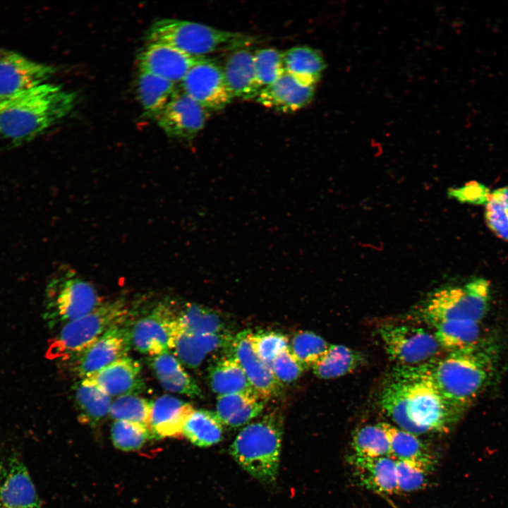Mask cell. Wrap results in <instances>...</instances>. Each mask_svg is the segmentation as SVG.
I'll use <instances>...</instances> for the list:
<instances>
[{"label": "cell", "mask_w": 508, "mask_h": 508, "mask_svg": "<svg viewBox=\"0 0 508 508\" xmlns=\"http://www.w3.org/2000/svg\"><path fill=\"white\" fill-rule=\"evenodd\" d=\"M270 366L274 377L282 385L296 381L305 370L289 347L279 352Z\"/></svg>", "instance_id": "obj_43"}, {"label": "cell", "mask_w": 508, "mask_h": 508, "mask_svg": "<svg viewBox=\"0 0 508 508\" xmlns=\"http://www.w3.org/2000/svg\"><path fill=\"white\" fill-rule=\"evenodd\" d=\"M179 312L169 300H163L131 325V346L151 356L174 349L179 333Z\"/></svg>", "instance_id": "obj_8"}, {"label": "cell", "mask_w": 508, "mask_h": 508, "mask_svg": "<svg viewBox=\"0 0 508 508\" xmlns=\"http://www.w3.org/2000/svg\"><path fill=\"white\" fill-rule=\"evenodd\" d=\"M0 508H42L27 466L16 453L0 460Z\"/></svg>", "instance_id": "obj_14"}, {"label": "cell", "mask_w": 508, "mask_h": 508, "mask_svg": "<svg viewBox=\"0 0 508 508\" xmlns=\"http://www.w3.org/2000/svg\"><path fill=\"white\" fill-rule=\"evenodd\" d=\"M129 316L125 299L102 302L84 316L64 325L51 340L47 356L70 361L108 329L128 320Z\"/></svg>", "instance_id": "obj_4"}, {"label": "cell", "mask_w": 508, "mask_h": 508, "mask_svg": "<svg viewBox=\"0 0 508 508\" xmlns=\"http://www.w3.org/2000/svg\"><path fill=\"white\" fill-rule=\"evenodd\" d=\"M233 337L229 332L194 334L179 330L174 349L182 364L195 368L210 353L220 349H227Z\"/></svg>", "instance_id": "obj_23"}, {"label": "cell", "mask_w": 508, "mask_h": 508, "mask_svg": "<svg viewBox=\"0 0 508 508\" xmlns=\"http://www.w3.org/2000/svg\"><path fill=\"white\" fill-rule=\"evenodd\" d=\"M73 389L74 403L80 423L95 426L109 413L111 397L92 380L81 379Z\"/></svg>", "instance_id": "obj_26"}, {"label": "cell", "mask_w": 508, "mask_h": 508, "mask_svg": "<svg viewBox=\"0 0 508 508\" xmlns=\"http://www.w3.org/2000/svg\"><path fill=\"white\" fill-rule=\"evenodd\" d=\"M207 111L182 90L176 91L156 120L167 135L191 140L204 127Z\"/></svg>", "instance_id": "obj_15"}, {"label": "cell", "mask_w": 508, "mask_h": 508, "mask_svg": "<svg viewBox=\"0 0 508 508\" xmlns=\"http://www.w3.org/2000/svg\"><path fill=\"white\" fill-rule=\"evenodd\" d=\"M352 447L355 456L375 458L389 456L387 437L378 424L365 425L353 436Z\"/></svg>", "instance_id": "obj_35"}, {"label": "cell", "mask_w": 508, "mask_h": 508, "mask_svg": "<svg viewBox=\"0 0 508 508\" xmlns=\"http://www.w3.org/2000/svg\"><path fill=\"white\" fill-rule=\"evenodd\" d=\"M179 331L194 334L229 332L220 313L195 303H186L179 312Z\"/></svg>", "instance_id": "obj_34"}, {"label": "cell", "mask_w": 508, "mask_h": 508, "mask_svg": "<svg viewBox=\"0 0 508 508\" xmlns=\"http://www.w3.org/2000/svg\"><path fill=\"white\" fill-rule=\"evenodd\" d=\"M111 436L114 445L122 451L140 449L152 437L150 429L143 425L128 421H114Z\"/></svg>", "instance_id": "obj_39"}, {"label": "cell", "mask_w": 508, "mask_h": 508, "mask_svg": "<svg viewBox=\"0 0 508 508\" xmlns=\"http://www.w3.org/2000/svg\"><path fill=\"white\" fill-rule=\"evenodd\" d=\"M379 334L387 353L401 366L413 367L435 360L441 349L435 335L404 325H384Z\"/></svg>", "instance_id": "obj_10"}, {"label": "cell", "mask_w": 508, "mask_h": 508, "mask_svg": "<svg viewBox=\"0 0 508 508\" xmlns=\"http://www.w3.org/2000/svg\"><path fill=\"white\" fill-rule=\"evenodd\" d=\"M363 361V356L355 350L341 344H330L313 370L319 378L334 379L353 372Z\"/></svg>", "instance_id": "obj_33"}, {"label": "cell", "mask_w": 508, "mask_h": 508, "mask_svg": "<svg viewBox=\"0 0 508 508\" xmlns=\"http://www.w3.org/2000/svg\"><path fill=\"white\" fill-rule=\"evenodd\" d=\"M137 92L145 113L156 119L176 92L175 84L155 74L140 71Z\"/></svg>", "instance_id": "obj_31"}, {"label": "cell", "mask_w": 508, "mask_h": 508, "mask_svg": "<svg viewBox=\"0 0 508 508\" xmlns=\"http://www.w3.org/2000/svg\"><path fill=\"white\" fill-rule=\"evenodd\" d=\"M255 392H240L218 396L216 414L222 423L236 428L257 417L263 410L264 403Z\"/></svg>", "instance_id": "obj_27"}, {"label": "cell", "mask_w": 508, "mask_h": 508, "mask_svg": "<svg viewBox=\"0 0 508 508\" xmlns=\"http://www.w3.org/2000/svg\"><path fill=\"white\" fill-rule=\"evenodd\" d=\"M315 86L306 85L285 72L271 85L263 87L256 100L282 112H291L308 105L313 99Z\"/></svg>", "instance_id": "obj_19"}, {"label": "cell", "mask_w": 508, "mask_h": 508, "mask_svg": "<svg viewBox=\"0 0 508 508\" xmlns=\"http://www.w3.org/2000/svg\"><path fill=\"white\" fill-rule=\"evenodd\" d=\"M76 95L44 83L0 101V136L16 145L30 141L65 118Z\"/></svg>", "instance_id": "obj_1"}, {"label": "cell", "mask_w": 508, "mask_h": 508, "mask_svg": "<svg viewBox=\"0 0 508 508\" xmlns=\"http://www.w3.org/2000/svg\"><path fill=\"white\" fill-rule=\"evenodd\" d=\"M485 219L497 237L508 241V186L490 193L485 203Z\"/></svg>", "instance_id": "obj_38"}, {"label": "cell", "mask_w": 508, "mask_h": 508, "mask_svg": "<svg viewBox=\"0 0 508 508\" xmlns=\"http://www.w3.org/2000/svg\"><path fill=\"white\" fill-rule=\"evenodd\" d=\"M128 320L108 329L73 358L71 367L80 380L90 377L116 361L126 356L131 346Z\"/></svg>", "instance_id": "obj_11"}, {"label": "cell", "mask_w": 508, "mask_h": 508, "mask_svg": "<svg viewBox=\"0 0 508 508\" xmlns=\"http://www.w3.org/2000/svg\"><path fill=\"white\" fill-rule=\"evenodd\" d=\"M351 463L356 476L368 489L382 495L399 492L396 463L390 456L375 458L353 455Z\"/></svg>", "instance_id": "obj_22"}, {"label": "cell", "mask_w": 508, "mask_h": 508, "mask_svg": "<svg viewBox=\"0 0 508 508\" xmlns=\"http://www.w3.org/2000/svg\"><path fill=\"white\" fill-rule=\"evenodd\" d=\"M88 378L110 397L138 394L145 388L140 363L128 356L116 361Z\"/></svg>", "instance_id": "obj_18"}, {"label": "cell", "mask_w": 508, "mask_h": 508, "mask_svg": "<svg viewBox=\"0 0 508 508\" xmlns=\"http://www.w3.org/2000/svg\"><path fill=\"white\" fill-rule=\"evenodd\" d=\"M151 406L152 401L137 394L125 395L112 401L109 415L114 421L134 422L149 428Z\"/></svg>", "instance_id": "obj_37"}, {"label": "cell", "mask_w": 508, "mask_h": 508, "mask_svg": "<svg viewBox=\"0 0 508 508\" xmlns=\"http://www.w3.org/2000/svg\"><path fill=\"white\" fill-rule=\"evenodd\" d=\"M222 69L225 81L234 97L243 99L257 98L262 88L256 75L254 53L243 47L235 49L227 57Z\"/></svg>", "instance_id": "obj_20"}, {"label": "cell", "mask_w": 508, "mask_h": 508, "mask_svg": "<svg viewBox=\"0 0 508 508\" xmlns=\"http://www.w3.org/2000/svg\"><path fill=\"white\" fill-rule=\"evenodd\" d=\"M250 331L243 330L233 337L226 349L227 354L237 360L256 394L265 400L276 396L282 385L274 377L270 365L263 361L252 349Z\"/></svg>", "instance_id": "obj_16"}, {"label": "cell", "mask_w": 508, "mask_h": 508, "mask_svg": "<svg viewBox=\"0 0 508 508\" xmlns=\"http://www.w3.org/2000/svg\"><path fill=\"white\" fill-rule=\"evenodd\" d=\"M282 434L281 414L270 413L245 426L230 445L229 453L253 477L272 483L279 473Z\"/></svg>", "instance_id": "obj_3"}, {"label": "cell", "mask_w": 508, "mask_h": 508, "mask_svg": "<svg viewBox=\"0 0 508 508\" xmlns=\"http://www.w3.org/2000/svg\"><path fill=\"white\" fill-rule=\"evenodd\" d=\"M395 463L399 492H413L425 486L431 471L411 462L395 461Z\"/></svg>", "instance_id": "obj_42"}, {"label": "cell", "mask_w": 508, "mask_h": 508, "mask_svg": "<svg viewBox=\"0 0 508 508\" xmlns=\"http://www.w3.org/2000/svg\"><path fill=\"white\" fill-rule=\"evenodd\" d=\"M223 423L215 412L206 409L193 410L186 420L183 435L198 447H210L223 437Z\"/></svg>", "instance_id": "obj_32"}, {"label": "cell", "mask_w": 508, "mask_h": 508, "mask_svg": "<svg viewBox=\"0 0 508 508\" xmlns=\"http://www.w3.org/2000/svg\"><path fill=\"white\" fill-rule=\"evenodd\" d=\"M435 337L441 349L451 352L477 348L482 344L480 323L468 320H447L433 324Z\"/></svg>", "instance_id": "obj_28"}, {"label": "cell", "mask_w": 508, "mask_h": 508, "mask_svg": "<svg viewBox=\"0 0 508 508\" xmlns=\"http://www.w3.org/2000/svg\"><path fill=\"white\" fill-rule=\"evenodd\" d=\"M205 56H195L169 45L150 43L139 56L140 71H145L174 84L181 82L189 70Z\"/></svg>", "instance_id": "obj_17"}, {"label": "cell", "mask_w": 508, "mask_h": 508, "mask_svg": "<svg viewBox=\"0 0 508 508\" xmlns=\"http://www.w3.org/2000/svg\"><path fill=\"white\" fill-rule=\"evenodd\" d=\"M193 406L179 398L164 395L152 401L149 428L155 438L183 435L184 424L193 411Z\"/></svg>", "instance_id": "obj_21"}, {"label": "cell", "mask_w": 508, "mask_h": 508, "mask_svg": "<svg viewBox=\"0 0 508 508\" xmlns=\"http://www.w3.org/2000/svg\"><path fill=\"white\" fill-rule=\"evenodd\" d=\"M397 371L404 382L406 411L423 434L447 432L460 414L444 399L428 375L425 364Z\"/></svg>", "instance_id": "obj_5"}, {"label": "cell", "mask_w": 508, "mask_h": 508, "mask_svg": "<svg viewBox=\"0 0 508 508\" xmlns=\"http://www.w3.org/2000/svg\"><path fill=\"white\" fill-rule=\"evenodd\" d=\"M249 341L255 353L270 365L279 352L289 347L287 337L275 331H250Z\"/></svg>", "instance_id": "obj_41"}, {"label": "cell", "mask_w": 508, "mask_h": 508, "mask_svg": "<svg viewBox=\"0 0 508 508\" xmlns=\"http://www.w3.org/2000/svg\"><path fill=\"white\" fill-rule=\"evenodd\" d=\"M148 363L159 383L167 391L193 398L202 397L196 382L186 373L181 361L170 351L151 356Z\"/></svg>", "instance_id": "obj_24"}, {"label": "cell", "mask_w": 508, "mask_h": 508, "mask_svg": "<svg viewBox=\"0 0 508 508\" xmlns=\"http://www.w3.org/2000/svg\"><path fill=\"white\" fill-rule=\"evenodd\" d=\"M208 380L211 389L218 396L255 392L239 363L229 354L210 364Z\"/></svg>", "instance_id": "obj_29"}, {"label": "cell", "mask_w": 508, "mask_h": 508, "mask_svg": "<svg viewBox=\"0 0 508 508\" xmlns=\"http://www.w3.org/2000/svg\"><path fill=\"white\" fill-rule=\"evenodd\" d=\"M285 72L301 83L315 86L325 68L320 53L307 46H296L283 52Z\"/></svg>", "instance_id": "obj_30"}, {"label": "cell", "mask_w": 508, "mask_h": 508, "mask_svg": "<svg viewBox=\"0 0 508 508\" xmlns=\"http://www.w3.org/2000/svg\"><path fill=\"white\" fill-rule=\"evenodd\" d=\"M490 193L488 188L477 182H470L458 188H451L448 191L449 197L461 202L485 204Z\"/></svg>", "instance_id": "obj_44"}, {"label": "cell", "mask_w": 508, "mask_h": 508, "mask_svg": "<svg viewBox=\"0 0 508 508\" xmlns=\"http://www.w3.org/2000/svg\"><path fill=\"white\" fill-rule=\"evenodd\" d=\"M150 43H162L195 56L223 49H237L248 42L249 37L219 30L205 24L174 18L161 19L147 32Z\"/></svg>", "instance_id": "obj_6"}, {"label": "cell", "mask_w": 508, "mask_h": 508, "mask_svg": "<svg viewBox=\"0 0 508 508\" xmlns=\"http://www.w3.org/2000/svg\"><path fill=\"white\" fill-rule=\"evenodd\" d=\"M385 432L389 445V456L395 461L421 465L430 471L435 466V458L416 435L386 422L377 423Z\"/></svg>", "instance_id": "obj_25"}, {"label": "cell", "mask_w": 508, "mask_h": 508, "mask_svg": "<svg viewBox=\"0 0 508 508\" xmlns=\"http://www.w3.org/2000/svg\"><path fill=\"white\" fill-rule=\"evenodd\" d=\"M494 367L492 353L484 344L449 353L425 364L440 394L460 415L490 382Z\"/></svg>", "instance_id": "obj_2"}, {"label": "cell", "mask_w": 508, "mask_h": 508, "mask_svg": "<svg viewBox=\"0 0 508 508\" xmlns=\"http://www.w3.org/2000/svg\"><path fill=\"white\" fill-rule=\"evenodd\" d=\"M55 72V68L51 65L0 48V101L47 83Z\"/></svg>", "instance_id": "obj_13"}, {"label": "cell", "mask_w": 508, "mask_h": 508, "mask_svg": "<svg viewBox=\"0 0 508 508\" xmlns=\"http://www.w3.org/2000/svg\"><path fill=\"white\" fill-rule=\"evenodd\" d=\"M257 78L262 88L275 82L284 73L283 52L273 48H265L254 53Z\"/></svg>", "instance_id": "obj_40"}, {"label": "cell", "mask_w": 508, "mask_h": 508, "mask_svg": "<svg viewBox=\"0 0 508 508\" xmlns=\"http://www.w3.org/2000/svg\"><path fill=\"white\" fill-rule=\"evenodd\" d=\"M329 344L310 331H300L291 339L290 350L304 369L312 368L321 359Z\"/></svg>", "instance_id": "obj_36"}, {"label": "cell", "mask_w": 508, "mask_h": 508, "mask_svg": "<svg viewBox=\"0 0 508 508\" xmlns=\"http://www.w3.org/2000/svg\"><path fill=\"white\" fill-rule=\"evenodd\" d=\"M181 83L182 91L207 111L221 110L234 98L222 67L206 57L194 65Z\"/></svg>", "instance_id": "obj_12"}, {"label": "cell", "mask_w": 508, "mask_h": 508, "mask_svg": "<svg viewBox=\"0 0 508 508\" xmlns=\"http://www.w3.org/2000/svg\"><path fill=\"white\" fill-rule=\"evenodd\" d=\"M50 309L58 321L68 323L91 312L103 301L91 283L73 270H62L51 283Z\"/></svg>", "instance_id": "obj_9"}, {"label": "cell", "mask_w": 508, "mask_h": 508, "mask_svg": "<svg viewBox=\"0 0 508 508\" xmlns=\"http://www.w3.org/2000/svg\"><path fill=\"white\" fill-rule=\"evenodd\" d=\"M490 284L474 278L464 286H449L435 291L423 308L432 323L447 320H468L480 323L490 306Z\"/></svg>", "instance_id": "obj_7"}]
</instances>
